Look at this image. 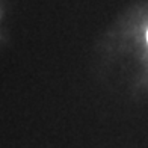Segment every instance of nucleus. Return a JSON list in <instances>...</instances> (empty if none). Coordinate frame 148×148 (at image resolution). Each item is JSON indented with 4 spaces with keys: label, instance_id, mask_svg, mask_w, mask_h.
I'll use <instances>...</instances> for the list:
<instances>
[{
    "label": "nucleus",
    "instance_id": "1",
    "mask_svg": "<svg viewBox=\"0 0 148 148\" xmlns=\"http://www.w3.org/2000/svg\"><path fill=\"white\" fill-rule=\"evenodd\" d=\"M147 39H148V33H147Z\"/></svg>",
    "mask_w": 148,
    "mask_h": 148
}]
</instances>
